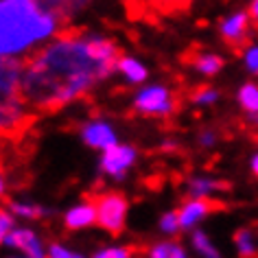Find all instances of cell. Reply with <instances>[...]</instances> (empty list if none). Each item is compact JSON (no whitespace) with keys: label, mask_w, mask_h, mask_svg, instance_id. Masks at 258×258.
<instances>
[{"label":"cell","mask_w":258,"mask_h":258,"mask_svg":"<svg viewBox=\"0 0 258 258\" xmlns=\"http://www.w3.org/2000/svg\"><path fill=\"white\" fill-rule=\"evenodd\" d=\"M118 63V48L109 40L63 33L24 61L20 101L40 112H55L81 99Z\"/></svg>","instance_id":"6da1fadb"},{"label":"cell","mask_w":258,"mask_h":258,"mask_svg":"<svg viewBox=\"0 0 258 258\" xmlns=\"http://www.w3.org/2000/svg\"><path fill=\"white\" fill-rule=\"evenodd\" d=\"M0 24V50L9 57L48 37L57 27V18L42 7L40 0H3Z\"/></svg>","instance_id":"7a4b0ae2"},{"label":"cell","mask_w":258,"mask_h":258,"mask_svg":"<svg viewBox=\"0 0 258 258\" xmlns=\"http://www.w3.org/2000/svg\"><path fill=\"white\" fill-rule=\"evenodd\" d=\"M96 208V223L109 234H120L125 228V215H127V199L120 192H105L94 199Z\"/></svg>","instance_id":"3957f363"},{"label":"cell","mask_w":258,"mask_h":258,"mask_svg":"<svg viewBox=\"0 0 258 258\" xmlns=\"http://www.w3.org/2000/svg\"><path fill=\"white\" fill-rule=\"evenodd\" d=\"M134 105H136L138 112L149 114V116L151 114L153 116H169L179 107V101L175 99V94H173L171 90L156 86V88L143 90V92L136 96Z\"/></svg>","instance_id":"277c9868"},{"label":"cell","mask_w":258,"mask_h":258,"mask_svg":"<svg viewBox=\"0 0 258 258\" xmlns=\"http://www.w3.org/2000/svg\"><path fill=\"white\" fill-rule=\"evenodd\" d=\"M221 37L225 44H230L232 48L243 50L249 44V35H247V16L245 14H234L228 20L221 22Z\"/></svg>","instance_id":"5b68a950"},{"label":"cell","mask_w":258,"mask_h":258,"mask_svg":"<svg viewBox=\"0 0 258 258\" xmlns=\"http://www.w3.org/2000/svg\"><path fill=\"white\" fill-rule=\"evenodd\" d=\"M223 206L215 202V199H208V197H197L192 199V202H188L186 206H182V208L177 210V217H179V225L182 228H188V225H192L197 221V219L206 217L208 212H215V210H221Z\"/></svg>","instance_id":"8992f818"},{"label":"cell","mask_w":258,"mask_h":258,"mask_svg":"<svg viewBox=\"0 0 258 258\" xmlns=\"http://www.w3.org/2000/svg\"><path fill=\"white\" fill-rule=\"evenodd\" d=\"M136 160V151L132 147H109V149L103 153L101 166L103 171L109 173V175H122V171L127 169L129 164Z\"/></svg>","instance_id":"52a82bcc"},{"label":"cell","mask_w":258,"mask_h":258,"mask_svg":"<svg viewBox=\"0 0 258 258\" xmlns=\"http://www.w3.org/2000/svg\"><path fill=\"white\" fill-rule=\"evenodd\" d=\"M83 140L94 147V149H109V147H116V136L105 122H90V125L83 127Z\"/></svg>","instance_id":"ba28073f"},{"label":"cell","mask_w":258,"mask_h":258,"mask_svg":"<svg viewBox=\"0 0 258 258\" xmlns=\"http://www.w3.org/2000/svg\"><path fill=\"white\" fill-rule=\"evenodd\" d=\"M5 243L14 245V247H18V249H22L24 254H29L31 258H44L35 234L33 232H29V230H14L7 238H5Z\"/></svg>","instance_id":"9c48e42d"},{"label":"cell","mask_w":258,"mask_h":258,"mask_svg":"<svg viewBox=\"0 0 258 258\" xmlns=\"http://www.w3.org/2000/svg\"><path fill=\"white\" fill-rule=\"evenodd\" d=\"M90 0H40V5L50 11L55 18H70L81 7H86Z\"/></svg>","instance_id":"30bf717a"},{"label":"cell","mask_w":258,"mask_h":258,"mask_svg":"<svg viewBox=\"0 0 258 258\" xmlns=\"http://www.w3.org/2000/svg\"><path fill=\"white\" fill-rule=\"evenodd\" d=\"M96 221V208L94 204H81L73 208L66 215V225L70 230H79V228H86V225L94 223Z\"/></svg>","instance_id":"8fae6325"},{"label":"cell","mask_w":258,"mask_h":258,"mask_svg":"<svg viewBox=\"0 0 258 258\" xmlns=\"http://www.w3.org/2000/svg\"><path fill=\"white\" fill-rule=\"evenodd\" d=\"M184 59H188L192 66H195L197 70H202L204 75H215L221 70L223 66V59L219 55H212V53H204V50H199V53L195 55H188V57H184Z\"/></svg>","instance_id":"7c38bea8"},{"label":"cell","mask_w":258,"mask_h":258,"mask_svg":"<svg viewBox=\"0 0 258 258\" xmlns=\"http://www.w3.org/2000/svg\"><path fill=\"white\" fill-rule=\"evenodd\" d=\"M118 70L127 77L129 81H134V83H138V81H145V79H147V70H145V66H143L140 61H136V59H129V57H122L120 63H118Z\"/></svg>","instance_id":"4fadbf2b"},{"label":"cell","mask_w":258,"mask_h":258,"mask_svg":"<svg viewBox=\"0 0 258 258\" xmlns=\"http://www.w3.org/2000/svg\"><path fill=\"white\" fill-rule=\"evenodd\" d=\"M234 243L238 247L241 258H258V247L254 245V238H251L249 230H238L234 234Z\"/></svg>","instance_id":"5bb4252c"},{"label":"cell","mask_w":258,"mask_h":258,"mask_svg":"<svg viewBox=\"0 0 258 258\" xmlns=\"http://www.w3.org/2000/svg\"><path fill=\"white\" fill-rule=\"evenodd\" d=\"M238 103L243 105V109H247L251 114H258V86H254V83L243 86L241 92H238Z\"/></svg>","instance_id":"9a60e30c"},{"label":"cell","mask_w":258,"mask_h":258,"mask_svg":"<svg viewBox=\"0 0 258 258\" xmlns=\"http://www.w3.org/2000/svg\"><path fill=\"white\" fill-rule=\"evenodd\" d=\"M153 9H158L160 14H179L186 11L190 5V0H147Z\"/></svg>","instance_id":"2e32d148"},{"label":"cell","mask_w":258,"mask_h":258,"mask_svg":"<svg viewBox=\"0 0 258 258\" xmlns=\"http://www.w3.org/2000/svg\"><path fill=\"white\" fill-rule=\"evenodd\" d=\"M149 258H186L177 243H160L149 251Z\"/></svg>","instance_id":"e0dca14e"},{"label":"cell","mask_w":258,"mask_h":258,"mask_svg":"<svg viewBox=\"0 0 258 258\" xmlns=\"http://www.w3.org/2000/svg\"><path fill=\"white\" fill-rule=\"evenodd\" d=\"M192 243H195V247L202 251V254L206 256V258H221L217 254V249L210 245V241H208V236L204 234V232H195V236H192Z\"/></svg>","instance_id":"ac0fdd59"},{"label":"cell","mask_w":258,"mask_h":258,"mask_svg":"<svg viewBox=\"0 0 258 258\" xmlns=\"http://www.w3.org/2000/svg\"><path fill=\"white\" fill-rule=\"evenodd\" d=\"M221 186H223V184L210 182V179H192V182H190V190L195 192V195L204 197L206 192H210V190H215V188H221Z\"/></svg>","instance_id":"d6986e66"},{"label":"cell","mask_w":258,"mask_h":258,"mask_svg":"<svg viewBox=\"0 0 258 258\" xmlns=\"http://www.w3.org/2000/svg\"><path fill=\"white\" fill-rule=\"evenodd\" d=\"M217 96H219V92L212 90L210 86H199L195 92H192V101L195 103H215Z\"/></svg>","instance_id":"ffe728a7"},{"label":"cell","mask_w":258,"mask_h":258,"mask_svg":"<svg viewBox=\"0 0 258 258\" xmlns=\"http://www.w3.org/2000/svg\"><path fill=\"white\" fill-rule=\"evenodd\" d=\"M134 247H118V249H103L101 254H96L94 258H129L132 256Z\"/></svg>","instance_id":"44dd1931"},{"label":"cell","mask_w":258,"mask_h":258,"mask_svg":"<svg viewBox=\"0 0 258 258\" xmlns=\"http://www.w3.org/2000/svg\"><path fill=\"white\" fill-rule=\"evenodd\" d=\"M182 225H179V217H177V212H171V215H164L162 217V230L164 232H177Z\"/></svg>","instance_id":"7402d4cb"},{"label":"cell","mask_w":258,"mask_h":258,"mask_svg":"<svg viewBox=\"0 0 258 258\" xmlns=\"http://www.w3.org/2000/svg\"><path fill=\"white\" fill-rule=\"evenodd\" d=\"M11 210L16 215H22V217H40L42 210L40 208H33V206H22V204H11Z\"/></svg>","instance_id":"603a6c76"},{"label":"cell","mask_w":258,"mask_h":258,"mask_svg":"<svg viewBox=\"0 0 258 258\" xmlns=\"http://www.w3.org/2000/svg\"><path fill=\"white\" fill-rule=\"evenodd\" d=\"M245 63H247L249 70L258 73V46H251L247 53H245Z\"/></svg>","instance_id":"cb8c5ba5"},{"label":"cell","mask_w":258,"mask_h":258,"mask_svg":"<svg viewBox=\"0 0 258 258\" xmlns=\"http://www.w3.org/2000/svg\"><path fill=\"white\" fill-rule=\"evenodd\" d=\"M50 258H81V256H77V254H73V251L59 247V245H53V247H50Z\"/></svg>","instance_id":"d4e9b609"},{"label":"cell","mask_w":258,"mask_h":258,"mask_svg":"<svg viewBox=\"0 0 258 258\" xmlns=\"http://www.w3.org/2000/svg\"><path fill=\"white\" fill-rule=\"evenodd\" d=\"M0 232H3V238H7L9 236V225H11V219H9V215L7 212H3V217H0Z\"/></svg>","instance_id":"484cf974"},{"label":"cell","mask_w":258,"mask_h":258,"mask_svg":"<svg viewBox=\"0 0 258 258\" xmlns=\"http://www.w3.org/2000/svg\"><path fill=\"white\" fill-rule=\"evenodd\" d=\"M249 16L258 22V0H254V3H251V7H249Z\"/></svg>","instance_id":"4316f807"},{"label":"cell","mask_w":258,"mask_h":258,"mask_svg":"<svg viewBox=\"0 0 258 258\" xmlns=\"http://www.w3.org/2000/svg\"><path fill=\"white\" fill-rule=\"evenodd\" d=\"M251 169H254V173L258 175V156H254V160H251Z\"/></svg>","instance_id":"83f0119b"},{"label":"cell","mask_w":258,"mask_h":258,"mask_svg":"<svg viewBox=\"0 0 258 258\" xmlns=\"http://www.w3.org/2000/svg\"><path fill=\"white\" fill-rule=\"evenodd\" d=\"M202 143H206V145H210V143H212V136H210V134H206V136H202Z\"/></svg>","instance_id":"f1b7e54d"}]
</instances>
